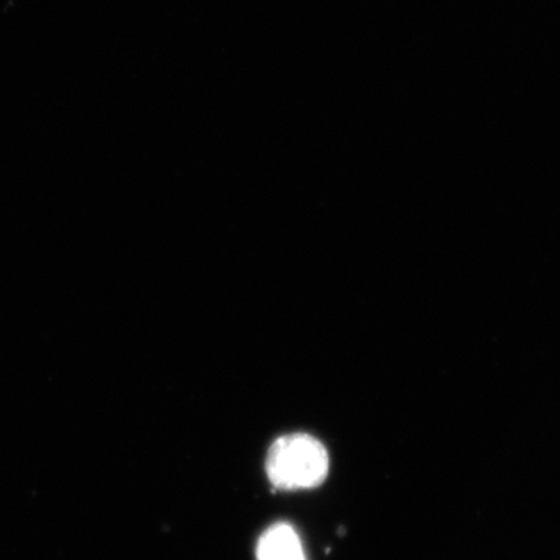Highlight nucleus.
<instances>
[{
    "mask_svg": "<svg viewBox=\"0 0 560 560\" xmlns=\"http://www.w3.org/2000/svg\"><path fill=\"white\" fill-rule=\"evenodd\" d=\"M257 560H307L300 534L290 523H276L261 534Z\"/></svg>",
    "mask_w": 560,
    "mask_h": 560,
    "instance_id": "2",
    "label": "nucleus"
},
{
    "mask_svg": "<svg viewBox=\"0 0 560 560\" xmlns=\"http://www.w3.org/2000/svg\"><path fill=\"white\" fill-rule=\"evenodd\" d=\"M330 459L323 442L311 434H287L272 442L265 460L276 489L294 492L318 488L329 475Z\"/></svg>",
    "mask_w": 560,
    "mask_h": 560,
    "instance_id": "1",
    "label": "nucleus"
}]
</instances>
